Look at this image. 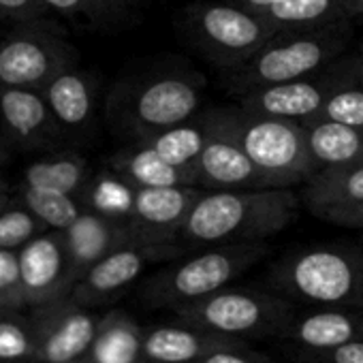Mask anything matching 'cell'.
Here are the masks:
<instances>
[{
	"mask_svg": "<svg viewBox=\"0 0 363 363\" xmlns=\"http://www.w3.org/2000/svg\"><path fill=\"white\" fill-rule=\"evenodd\" d=\"M293 189L203 191L177 235L179 248L265 242L289 229L299 214Z\"/></svg>",
	"mask_w": 363,
	"mask_h": 363,
	"instance_id": "6da1fadb",
	"label": "cell"
},
{
	"mask_svg": "<svg viewBox=\"0 0 363 363\" xmlns=\"http://www.w3.org/2000/svg\"><path fill=\"white\" fill-rule=\"evenodd\" d=\"M269 282L293 303L363 310V255L346 246H312L280 259Z\"/></svg>",
	"mask_w": 363,
	"mask_h": 363,
	"instance_id": "7a4b0ae2",
	"label": "cell"
},
{
	"mask_svg": "<svg viewBox=\"0 0 363 363\" xmlns=\"http://www.w3.org/2000/svg\"><path fill=\"white\" fill-rule=\"evenodd\" d=\"M352 37L348 20H340L314 30L278 33L250 60L231 69V90H248L291 82L327 69Z\"/></svg>",
	"mask_w": 363,
	"mask_h": 363,
	"instance_id": "3957f363",
	"label": "cell"
},
{
	"mask_svg": "<svg viewBox=\"0 0 363 363\" xmlns=\"http://www.w3.org/2000/svg\"><path fill=\"white\" fill-rule=\"evenodd\" d=\"M206 79L195 71H160L126 86L111 96V118L135 141L197 116Z\"/></svg>",
	"mask_w": 363,
	"mask_h": 363,
	"instance_id": "277c9868",
	"label": "cell"
},
{
	"mask_svg": "<svg viewBox=\"0 0 363 363\" xmlns=\"http://www.w3.org/2000/svg\"><path fill=\"white\" fill-rule=\"evenodd\" d=\"M269 255L265 242H235L206 246L199 255L171 263L156 272L141 289V297L154 308H179L225 289Z\"/></svg>",
	"mask_w": 363,
	"mask_h": 363,
	"instance_id": "5b68a950",
	"label": "cell"
},
{
	"mask_svg": "<svg viewBox=\"0 0 363 363\" xmlns=\"http://www.w3.org/2000/svg\"><path fill=\"white\" fill-rule=\"evenodd\" d=\"M186 323L238 340L282 337L295 314V303L280 293L252 289H220L173 310Z\"/></svg>",
	"mask_w": 363,
	"mask_h": 363,
	"instance_id": "8992f818",
	"label": "cell"
},
{
	"mask_svg": "<svg viewBox=\"0 0 363 363\" xmlns=\"http://www.w3.org/2000/svg\"><path fill=\"white\" fill-rule=\"evenodd\" d=\"M231 109L238 139L269 189L306 184L320 169L312 156L303 124L252 113L242 107Z\"/></svg>",
	"mask_w": 363,
	"mask_h": 363,
	"instance_id": "52a82bcc",
	"label": "cell"
},
{
	"mask_svg": "<svg viewBox=\"0 0 363 363\" xmlns=\"http://www.w3.org/2000/svg\"><path fill=\"white\" fill-rule=\"evenodd\" d=\"M182 24L206 58L229 71L250 60L278 35L263 16L229 0H197L184 9Z\"/></svg>",
	"mask_w": 363,
	"mask_h": 363,
	"instance_id": "ba28073f",
	"label": "cell"
},
{
	"mask_svg": "<svg viewBox=\"0 0 363 363\" xmlns=\"http://www.w3.org/2000/svg\"><path fill=\"white\" fill-rule=\"evenodd\" d=\"M201 118L206 139L197 160V186L203 191L269 189L238 139L233 109L218 107Z\"/></svg>",
	"mask_w": 363,
	"mask_h": 363,
	"instance_id": "9c48e42d",
	"label": "cell"
},
{
	"mask_svg": "<svg viewBox=\"0 0 363 363\" xmlns=\"http://www.w3.org/2000/svg\"><path fill=\"white\" fill-rule=\"evenodd\" d=\"M75 60L77 54L65 39L41 26L22 24L0 41V86L41 90Z\"/></svg>",
	"mask_w": 363,
	"mask_h": 363,
	"instance_id": "30bf717a",
	"label": "cell"
},
{
	"mask_svg": "<svg viewBox=\"0 0 363 363\" xmlns=\"http://www.w3.org/2000/svg\"><path fill=\"white\" fill-rule=\"evenodd\" d=\"M26 310L39 363H71L88 352L99 323L90 308L62 295Z\"/></svg>",
	"mask_w": 363,
	"mask_h": 363,
	"instance_id": "8fae6325",
	"label": "cell"
},
{
	"mask_svg": "<svg viewBox=\"0 0 363 363\" xmlns=\"http://www.w3.org/2000/svg\"><path fill=\"white\" fill-rule=\"evenodd\" d=\"M177 244L167 246H143V244H126L101 261H96L71 289V297L84 308H96L111 303L126 291L150 263L175 259L182 255Z\"/></svg>",
	"mask_w": 363,
	"mask_h": 363,
	"instance_id": "7c38bea8",
	"label": "cell"
},
{
	"mask_svg": "<svg viewBox=\"0 0 363 363\" xmlns=\"http://www.w3.org/2000/svg\"><path fill=\"white\" fill-rule=\"evenodd\" d=\"M201 186H158L133 189L126 225L133 242L143 246L175 244L195 201L201 197Z\"/></svg>",
	"mask_w": 363,
	"mask_h": 363,
	"instance_id": "4fadbf2b",
	"label": "cell"
},
{
	"mask_svg": "<svg viewBox=\"0 0 363 363\" xmlns=\"http://www.w3.org/2000/svg\"><path fill=\"white\" fill-rule=\"evenodd\" d=\"M348 71H350V60L346 65H337L335 69H327V71L323 69L308 77L261 86L244 92L238 107L252 113L306 124L320 116L327 94L340 79L348 75Z\"/></svg>",
	"mask_w": 363,
	"mask_h": 363,
	"instance_id": "5bb4252c",
	"label": "cell"
},
{
	"mask_svg": "<svg viewBox=\"0 0 363 363\" xmlns=\"http://www.w3.org/2000/svg\"><path fill=\"white\" fill-rule=\"evenodd\" d=\"M0 124L13 152L52 147L62 135L43 92L37 88L0 86Z\"/></svg>",
	"mask_w": 363,
	"mask_h": 363,
	"instance_id": "9a60e30c",
	"label": "cell"
},
{
	"mask_svg": "<svg viewBox=\"0 0 363 363\" xmlns=\"http://www.w3.org/2000/svg\"><path fill=\"white\" fill-rule=\"evenodd\" d=\"M18 257L28 306L71 293V265L60 231L48 229L39 233L18 250Z\"/></svg>",
	"mask_w": 363,
	"mask_h": 363,
	"instance_id": "2e32d148",
	"label": "cell"
},
{
	"mask_svg": "<svg viewBox=\"0 0 363 363\" xmlns=\"http://www.w3.org/2000/svg\"><path fill=\"white\" fill-rule=\"evenodd\" d=\"M60 233L69 257L73 284L109 252L126 244H135L124 218L107 216L88 208H84L82 214Z\"/></svg>",
	"mask_w": 363,
	"mask_h": 363,
	"instance_id": "e0dca14e",
	"label": "cell"
},
{
	"mask_svg": "<svg viewBox=\"0 0 363 363\" xmlns=\"http://www.w3.org/2000/svg\"><path fill=\"white\" fill-rule=\"evenodd\" d=\"M282 340L297 348L325 350L363 340V310L359 308H310L293 314Z\"/></svg>",
	"mask_w": 363,
	"mask_h": 363,
	"instance_id": "ac0fdd59",
	"label": "cell"
},
{
	"mask_svg": "<svg viewBox=\"0 0 363 363\" xmlns=\"http://www.w3.org/2000/svg\"><path fill=\"white\" fill-rule=\"evenodd\" d=\"M248 344L246 340L218 335L193 325H164L143 329V361L150 363H197L206 354Z\"/></svg>",
	"mask_w": 363,
	"mask_h": 363,
	"instance_id": "d6986e66",
	"label": "cell"
},
{
	"mask_svg": "<svg viewBox=\"0 0 363 363\" xmlns=\"http://www.w3.org/2000/svg\"><path fill=\"white\" fill-rule=\"evenodd\" d=\"M41 92L62 133L82 130L92 122L96 107V82L88 71L69 65L58 71Z\"/></svg>",
	"mask_w": 363,
	"mask_h": 363,
	"instance_id": "ffe728a7",
	"label": "cell"
},
{
	"mask_svg": "<svg viewBox=\"0 0 363 363\" xmlns=\"http://www.w3.org/2000/svg\"><path fill=\"white\" fill-rule=\"evenodd\" d=\"M109 169L116 177L133 189H158V186H197V177L184 169L164 162L141 141L118 152L109 160Z\"/></svg>",
	"mask_w": 363,
	"mask_h": 363,
	"instance_id": "44dd1931",
	"label": "cell"
},
{
	"mask_svg": "<svg viewBox=\"0 0 363 363\" xmlns=\"http://www.w3.org/2000/svg\"><path fill=\"white\" fill-rule=\"evenodd\" d=\"M90 363H141L143 329L124 310H109L99 316L94 337L84 354Z\"/></svg>",
	"mask_w": 363,
	"mask_h": 363,
	"instance_id": "7402d4cb",
	"label": "cell"
},
{
	"mask_svg": "<svg viewBox=\"0 0 363 363\" xmlns=\"http://www.w3.org/2000/svg\"><path fill=\"white\" fill-rule=\"evenodd\" d=\"M363 201V162L318 169L303 184V203L318 216L335 206Z\"/></svg>",
	"mask_w": 363,
	"mask_h": 363,
	"instance_id": "603a6c76",
	"label": "cell"
},
{
	"mask_svg": "<svg viewBox=\"0 0 363 363\" xmlns=\"http://www.w3.org/2000/svg\"><path fill=\"white\" fill-rule=\"evenodd\" d=\"M92 169L88 160L77 152H54L33 160L24 169L22 184L60 191L82 199L92 182Z\"/></svg>",
	"mask_w": 363,
	"mask_h": 363,
	"instance_id": "cb8c5ba5",
	"label": "cell"
},
{
	"mask_svg": "<svg viewBox=\"0 0 363 363\" xmlns=\"http://www.w3.org/2000/svg\"><path fill=\"white\" fill-rule=\"evenodd\" d=\"M303 126L308 133L312 156L316 158L320 169L363 162V128L323 118L306 122Z\"/></svg>",
	"mask_w": 363,
	"mask_h": 363,
	"instance_id": "d4e9b609",
	"label": "cell"
},
{
	"mask_svg": "<svg viewBox=\"0 0 363 363\" xmlns=\"http://www.w3.org/2000/svg\"><path fill=\"white\" fill-rule=\"evenodd\" d=\"M203 139H206L203 118L197 120V116H195L186 122L158 130V133L147 135L137 141L147 145L164 162H169L177 169H184L197 177V160H199V154L203 147Z\"/></svg>",
	"mask_w": 363,
	"mask_h": 363,
	"instance_id": "484cf974",
	"label": "cell"
},
{
	"mask_svg": "<svg viewBox=\"0 0 363 363\" xmlns=\"http://www.w3.org/2000/svg\"><path fill=\"white\" fill-rule=\"evenodd\" d=\"M259 16H263L278 33L314 30L348 20L340 0H276Z\"/></svg>",
	"mask_w": 363,
	"mask_h": 363,
	"instance_id": "4316f807",
	"label": "cell"
},
{
	"mask_svg": "<svg viewBox=\"0 0 363 363\" xmlns=\"http://www.w3.org/2000/svg\"><path fill=\"white\" fill-rule=\"evenodd\" d=\"M11 197H16L48 229H54V231L67 229L84 210L82 199L73 195L52 191V189H41V186H28V184H22V182L11 193Z\"/></svg>",
	"mask_w": 363,
	"mask_h": 363,
	"instance_id": "83f0119b",
	"label": "cell"
},
{
	"mask_svg": "<svg viewBox=\"0 0 363 363\" xmlns=\"http://www.w3.org/2000/svg\"><path fill=\"white\" fill-rule=\"evenodd\" d=\"M48 227L26 210L16 197L7 195L0 203V250H20Z\"/></svg>",
	"mask_w": 363,
	"mask_h": 363,
	"instance_id": "f1b7e54d",
	"label": "cell"
},
{
	"mask_svg": "<svg viewBox=\"0 0 363 363\" xmlns=\"http://www.w3.org/2000/svg\"><path fill=\"white\" fill-rule=\"evenodd\" d=\"M0 361H37L28 312L0 310Z\"/></svg>",
	"mask_w": 363,
	"mask_h": 363,
	"instance_id": "f546056e",
	"label": "cell"
},
{
	"mask_svg": "<svg viewBox=\"0 0 363 363\" xmlns=\"http://www.w3.org/2000/svg\"><path fill=\"white\" fill-rule=\"evenodd\" d=\"M318 118L340 122V124H346V126L363 128V86H359L352 79L350 71H348V75L344 79H340L331 88Z\"/></svg>",
	"mask_w": 363,
	"mask_h": 363,
	"instance_id": "4dcf8cb0",
	"label": "cell"
},
{
	"mask_svg": "<svg viewBox=\"0 0 363 363\" xmlns=\"http://www.w3.org/2000/svg\"><path fill=\"white\" fill-rule=\"evenodd\" d=\"M18 250H0V310H26Z\"/></svg>",
	"mask_w": 363,
	"mask_h": 363,
	"instance_id": "1f68e13d",
	"label": "cell"
},
{
	"mask_svg": "<svg viewBox=\"0 0 363 363\" xmlns=\"http://www.w3.org/2000/svg\"><path fill=\"white\" fill-rule=\"evenodd\" d=\"M297 359L303 363H363V340L348 342L335 348H325V350L299 348Z\"/></svg>",
	"mask_w": 363,
	"mask_h": 363,
	"instance_id": "d6a6232c",
	"label": "cell"
},
{
	"mask_svg": "<svg viewBox=\"0 0 363 363\" xmlns=\"http://www.w3.org/2000/svg\"><path fill=\"white\" fill-rule=\"evenodd\" d=\"M43 3L58 13H65L71 18L79 16L92 22H101L113 16L103 0H43Z\"/></svg>",
	"mask_w": 363,
	"mask_h": 363,
	"instance_id": "836d02e7",
	"label": "cell"
},
{
	"mask_svg": "<svg viewBox=\"0 0 363 363\" xmlns=\"http://www.w3.org/2000/svg\"><path fill=\"white\" fill-rule=\"evenodd\" d=\"M48 11L50 7L43 0H0V16L11 18L20 24H30Z\"/></svg>",
	"mask_w": 363,
	"mask_h": 363,
	"instance_id": "e575fe53",
	"label": "cell"
},
{
	"mask_svg": "<svg viewBox=\"0 0 363 363\" xmlns=\"http://www.w3.org/2000/svg\"><path fill=\"white\" fill-rule=\"evenodd\" d=\"M197 363H274V361L267 354L252 350L250 344H242V346L214 350L206 354L203 359H199Z\"/></svg>",
	"mask_w": 363,
	"mask_h": 363,
	"instance_id": "d590c367",
	"label": "cell"
},
{
	"mask_svg": "<svg viewBox=\"0 0 363 363\" xmlns=\"http://www.w3.org/2000/svg\"><path fill=\"white\" fill-rule=\"evenodd\" d=\"M316 218L335 225V227H344V229H361L363 231V201L361 203H350V206H335L329 208L325 212H320Z\"/></svg>",
	"mask_w": 363,
	"mask_h": 363,
	"instance_id": "8d00e7d4",
	"label": "cell"
},
{
	"mask_svg": "<svg viewBox=\"0 0 363 363\" xmlns=\"http://www.w3.org/2000/svg\"><path fill=\"white\" fill-rule=\"evenodd\" d=\"M229 3H233V5H238V7H244V9H248V11H255V13H261V11H265L269 5H274L276 0H229Z\"/></svg>",
	"mask_w": 363,
	"mask_h": 363,
	"instance_id": "74e56055",
	"label": "cell"
},
{
	"mask_svg": "<svg viewBox=\"0 0 363 363\" xmlns=\"http://www.w3.org/2000/svg\"><path fill=\"white\" fill-rule=\"evenodd\" d=\"M350 73H352V79L363 86V48L359 50V54L350 60Z\"/></svg>",
	"mask_w": 363,
	"mask_h": 363,
	"instance_id": "f35d334b",
	"label": "cell"
},
{
	"mask_svg": "<svg viewBox=\"0 0 363 363\" xmlns=\"http://www.w3.org/2000/svg\"><path fill=\"white\" fill-rule=\"evenodd\" d=\"M344 13H346V18L350 20V18H359V16H363V0H350V3L344 7Z\"/></svg>",
	"mask_w": 363,
	"mask_h": 363,
	"instance_id": "ab89813d",
	"label": "cell"
},
{
	"mask_svg": "<svg viewBox=\"0 0 363 363\" xmlns=\"http://www.w3.org/2000/svg\"><path fill=\"white\" fill-rule=\"evenodd\" d=\"M11 152H13V150H11V145H9V141H7V137H5L3 124H0V160H7Z\"/></svg>",
	"mask_w": 363,
	"mask_h": 363,
	"instance_id": "60d3db41",
	"label": "cell"
},
{
	"mask_svg": "<svg viewBox=\"0 0 363 363\" xmlns=\"http://www.w3.org/2000/svg\"><path fill=\"white\" fill-rule=\"evenodd\" d=\"M103 3L107 5V9H109L111 13H120L124 7L133 5V0H103Z\"/></svg>",
	"mask_w": 363,
	"mask_h": 363,
	"instance_id": "b9f144b4",
	"label": "cell"
},
{
	"mask_svg": "<svg viewBox=\"0 0 363 363\" xmlns=\"http://www.w3.org/2000/svg\"><path fill=\"white\" fill-rule=\"evenodd\" d=\"M7 195H9V186H7V182H5L3 173H0V199L7 197Z\"/></svg>",
	"mask_w": 363,
	"mask_h": 363,
	"instance_id": "7bdbcfd3",
	"label": "cell"
},
{
	"mask_svg": "<svg viewBox=\"0 0 363 363\" xmlns=\"http://www.w3.org/2000/svg\"><path fill=\"white\" fill-rule=\"evenodd\" d=\"M0 363H37V361H0Z\"/></svg>",
	"mask_w": 363,
	"mask_h": 363,
	"instance_id": "ee69618b",
	"label": "cell"
},
{
	"mask_svg": "<svg viewBox=\"0 0 363 363\" xmlns=\"http://www.w3.org/2000/svg\"><path fill=\"white\" fill-rule=\"evenodd\" d=\"M71 363H90V361H86V359L82 357V359H77V361H71Z\"/></svg>",
	"mask_w": 363,
	"mask_h": 363,
	"instance_id": "f6af8a7d",
	"label": "cell"
},
{
	"mask_svg": "<svg viewBox=\"0 0 363 363\" xmlns=\"http://www.w3.org/2000/svg\"><path fill=\"white\" fill-rule=\"evenodd\" d=\"M340 3H342V7H346V5L350 3V0H340Z\"/></svg>",
	"mask_w": 363,
	"mask_h": 363,
	"instance_id": "bcb514c9",
	"label": "cell"
},
{
	"mask_svg": "<svg viewBox=\"0 0 363 363\" xmlns=\"http://www.w3.org/2000/svg\"><path fill=\"white\" fill-rule=\"evenodd\" d=\"M359 250H361V255H363V238H361V246H359Z\"/></svg>",
	"mask_w": 363,
	"mask_h": 363,
	"instance_id": "7dc6e473",
	"label": "cell"
},
{
	"mask_svg": "<svg viewBox=\"0 0 363 363\" xmlns=\"http://www.w3.org/2000/svg\"><path fill=\"white\" fill-rule=\"evenodd\" d=\"M141 363H150V361H141Z\"/></svg>",
	"mask_w": 363,
	"mask_h": 363,
	"instance_id": "c3c4849f",
	"label": "cell"
},
{
	"mask_svg": "<svg viewBox=\"0 0 363 363\" xmlns=\"http://www.w3.org/2000/svg\"><path fill=\"white\" fill-rule=\"evenodd\" d=\"M3 199H5V197H3ZM3 199H0V203H3Z\"/></svg>",
	"mask_w": 363,
	"mask_h": 363,
	"instance_id": "681fc988",
	"label": "cell"
}]
</instances>
